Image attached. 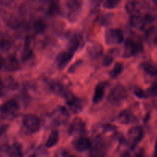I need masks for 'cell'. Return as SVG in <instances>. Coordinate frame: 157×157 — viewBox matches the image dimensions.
I'll use <instances>...</instances> for the list:
<instances>
[{"label": "cell", "mask_w": 157, "mask_h": 157, "mask_svg": "<svg viewBox=\"0 0 157 157\" xmlns=\"http://www.w3.org/2000/svg\"><path fill=\"white\" fill-rule=\"evenodd\" d=\"M144 50V45L142 42L135 40L132 38H128L124 41V57L130 58V57L136 55Z\"/></svg>", "instance_id": "6da1fadb"}, {"label": "cell", "mask_w": 157, "mask_h": 157, "mask_svg": "<svg viewBox=\"0 0 157 157\" xmlns=\"http://www.w3.org/2000/svg\"><path fill=\"white\" fill-rule=\"evenodd\" d=\"M127 98V90L123 84H118L110 90L107 100L111 103H120Z\"/></svg>", "instance_id": "7a4b0ae2"}, {"label": "cell", "mask_w": 157, "mask_h": 157, "mask_svg": "<svg viewBox=\"0 0 157 157\" xmlns=\"http://www.w3.org/2000/svg\"><path fill=\"white\" fill-rule=\"evenodd\" d=\"M22 124L26 130L31 133H36L41 129V121L35 114H26L23 117Z\"/></svg>", "instance_id": "3957f363"}, {"label": "cell", "mask_w": 157, "mask_h": 157, "mask_svg": "<svg viewBox=\"0 0 157 157\" xmlns=\"http://www.w3.org/2000/svg\"><path fill=\"white\" fill-rule=\"evenodd\" d=\"M104 38L107 44H117L124 41V33L120 29H109L106 30Z\"/></svg>", "instance_id": "277c9868"}, {"label": "cell", "mask_w": 157, "mask_h": 157, "mask_svg": "<svg viewBox=\"0 0 157 157\" xmlns=\"http://www.w3.org/2000/svg\"><path fill=\"white\" fill-rule=\"evenodd\" d=\"M76 51L74 49L68 48L67 50L62 51L58 55L56 58V63L58 64V67L60 69H63L67 65L71 60L73 58L74 55H75Z\"/></svg>", "instance_id": "5b68a950"}, {"label": "cell", "mask_w": 157, "mask_h": 157, "mask_svg": "<svg viewBox=\"0 0 157 157\" xmlns=\"http://www.w3.org/2000/svg\"><path fill=\"white\" fill-rule=\"evenodd\" d=\"M67 9V18L70 21H75L78 18L81 9V2L67 1L66 2Z\"/></svg>", "instance_id": "8992f818"}, {"label": "cell", "mask_w": 157, "mask_h": 157, "mask_svg": "<svg viewBox=\"0 0 157 157\" xmlns=\"http://www.w3.org/2000/svg\"><path fill=\"white\" fill-rule=\"evenodd\" d=\"M107 150V146L102 141L98 140L94 144L92 143L88 157H106Z\"/></svg>", "instance_id": "52a82bcc"}, {"label": "cell", "mask_w": 157, "mask_h": 157, "mask_svg": "<svg viewBox=\"0 0 157 157\" xmlns=\"http://www.w3.org/2000/svg\"><path fill=\"white\" fill-rule=\"evenodd\" d=\"M66 101L69 109L73 113H80L84 108L83 101L71 93L66 98Z\"/></svg>", "instance_id": "ba28073f"}, {"label": "cell", "mask_w": 157, "mask_h": 157, "mask_svg": "<svg viewBox=\"0 0 157 157\" xmlns=\"http://www.w3.org/2000/svg\"><path fill=\"white\" fill-rule=\"evenodd\" d=\"M86 130L85 123L81 118L76 117L73 120L68 129V133L71 136L80 135Z\"/></svg>", "instance_id": "9c48e42d"}, {"label": "cell", "mask_w": 157, "mask_h": 157, "mask_svg": "<svg viewBox=\"0 0 157 157\" xmlns=\"http://www.w3.org/2000/svg\"><path fill=\"white\" fill-rule=\"evenodd\" d=\"M92 145V141L87 136H78L72 142L74 148L78 152H84L89 150Z\"/></svg>", "instance_id": "30bf717a"}, {"label": "cell", "mask_w": 157, "mask_h": 157, "mask_svg": "<svg viewBox=\"0 0 157 157\" xmlns=\"http://www.w3.org/2000/svg\"><path fill=\"white\" fill-rule=\"evenodd\" d=\"M2 113L6 116L8 114H13L19 110V104L15 99H9L5 101L0 107Z\"/></svg>", "instance_id": "8fae6325"}, {"label": "cell", "mask_w": 157, "mask_h": 157, "mask_svg": "<svg viewBox=\"0 0 157 157\" xmlns=\"http://www.w3.org/2000/svg\"><path fill=\"white\" fill-rule=\"evenodd\" d=\"M144 132L142 127L139 126H135L131 127L128 131V137L130 140L133 143V145H136L140 142L144 138Z\"/></svg>", "instance_id": "7c38bea8"}, {"label": "cell", "mask_w": 157, "mask_h": 157, "mask_svg": "<svg viewBox=\"0 0 157 157\" xmlns=\"http://www.w3.org/2000/svg\"><path fill=\"white\" fill-rule=\"evenodd\" d=\"M103 51V46L98 42L93 43L87 48V55L91 60L99 59L102 56Z\"/></svg>", "instance_id": "4fadbf2b"}, {"label": "cell", "mask_w": 157, "mask_h": 157, "mask_svg": "<svg viewBox=\"0 0 157 157\" xmlns=\"http://www.w3.org/2000/svg\"><path fill=\"white\" fill-rule=\"evenodd\" d=\"M118 121L123 124H135L138 121L137 117L128 110H124L118 115Z\"/></svg>", "instance_id": "5bb4252c"}, {"label": "cell", "mask_w": 157, "mask_h": 157, "mask_svg": "<svg viewBox=\"0 0 157 157\" xmlns=\"http://www.w3.org/2000/svg\"><path fill=\"white\" fill-rule=\"evenodd\" d=\"M4 67L7 71H16L21 68L19 62L15 55H12L8 56L6 59H5Z\"/></svg>", "instance_id": "9a60e30c"}, {"label": "cell", "mask_w": 157, "mask_h": 157, "mask_svg": "<svg viewBox=\"0 0 157 157\" xmlns=\"http://www.w3.org/2000/svg\"><path fill=\"white\" fill-rule=\"evenodd\" d=\"M106 86H107L106 82H101L97 84L93 95V98H92L94 104H98L100 101H102L104 94H105Z\"/></svg>", "instance_id": "2e32d148"}, {"label": "cell", "mask_w": 157, "mask_h": 157, "mask_svg": "<svg viewBox=\"0 0 157 157\" xmlns=\"http://www.w3.org/2000/svg\"><path fill=\"white\" fill-rule=\"evenodd\" d=\"M6 153L9 157H24L22 147L18 143H15L6 148Z\"/></svg>", "instance_id": "e0dca14e"}, {"label": "cell", "mask_w": 157, "mask_h": 157, "mask_svg": "<svg viewBox=\"0 0 157 157\" xmlns=\"http://www.w3.org/2000/svg\"><path fill=\"white\" fill-rule=\"evenodd\" d=\"M51 88H52V90L53 91V93L58 95V96L63 97V98H66L67 97V95L70 94V92L67 91V90L64 87V84H61V82H58V81H55V82L52 83V86H51Z\"/></svg>", "instance_id": "ac0fdd59"}, {"label": "cell", "mask_w": 157, "mask_h": 157, "mask_svg": "<svg viewBox=\"0 0 157 157\" xmlns=\"http://www.w3.org/2000/svg\"><path fill=\"white\" fill-rule=\"evenodd\" d=\"M59 139V132L57 130H53L51 132L50 135H49L47 141H46L45 147L46 148H52V147H55V145L58 144Z\"/></svg>", "instance_id": "d6986e66"}, {"label": "cell", "mask_w": 157, "mask_h": 157, "mask_svg": "<svg viewBox=\"0 0 157 157\" xmlns=\"http://www.w3.org/2000/svg\"><path fill=\"white\" fill-rule=\"evenodd\" d=\"M61 7L58 2H52L47 9V15L49 17L56 16L61 14Z\"/></svg>", "instance_id": "ffe728a7"}, {"label": "cell", "mask_w": 157, "mask_h": 157, "mask_svg": "<svg viewBox=\"0 0 157 157\" xmlns=\"http://www.w3.org/2000/svg\"><path fill=\"white\" fill-rule=\"evenodd\" d=\"M139 2H134V1H130L127 2V4L125 6V9L127 12H128L130 15H134L136 14H139L138 10H139Z\"/></svg>", "instance_id": "44dd1931"}, {"label": "cell", "mask_w": 157, "mask_h": 157, "mask_svg": "<svg viewBox=\"0 0 157 157\" xmlns=\"http://www.w3.org/2000/svg\"><path fill=\"white\" fill-rule=\"evenodd\" d=\"M3 83V87H6V88L9 89V90H16L18 87V84L16 81V80L12 76H8L6 77V79L4 80Z\"/></svg>", "instance_id": "7402d4cb"}, {"label": "cell", "mask_w": 157, "mask_h": 157, "mask_svg": "<svg viewBox=\"0 0 157 157\" xmlns=\"http://www.w3.org/2000/svg\"><path fill=\"white\" fill-rule=\"evenodd\" d=\"M34 28H35V30L37 33H43L46 30L47 23L44 18H39L35 21Z\"/></svg>", "instance_id": "603a6c76"}, {"label": "cell", "mask_w": 157, "mask_h": 157, "mask_svg": "<svg viewBox=\"0 0 157 157\" xmlns=\"http://www.w3.org/2000/svg\"><path fill=\"white\" fill-rule=\"evenodd\" d=\"M123 71H124V64L121 62H117L115 63L114 66H113V69L110 71V75L111 78H116L118 76L122 74Z\"/></svg>", "instance_id": "cb8c5ba5"}, {"label": "cell", "mask_w": 157, "mask_h": 157, "mask_svg": "<svg viewBox=\"0 0 157 157\" xmlns=\"http://www.w3.org/2000/svg\"><path fill=\"white\" fill-rule=\"evenodd\" d=\"M11 46H12V42L8 37L0 36V50L6 52L10 49Z\"/></svg>", "instance_id": "d4e9b609"}, {"label": "cell", "mask_w": 157, "mask_h": 157, "mask_svg": "<svg viewBox=\"0 0 157 157\" xmlns=\"http://www.w3.org/2000/svg\"><path fill=\"white\" fill-rule=\"evenodd\" d=\"M143 67H144V71H145L147 73H148L149 75H153V76H156L157 71H156V67L155 64H153V63L150 62H146L144 64H143Z\"/></svg>", "instance_id": "484cf974"}, {"label": "cell", "mask_w": 157, "mask_h": 157, "mask_svg": "<svg viewBox=\"0 0 157 157\" xmlns=\"http://www.w3.org/2000/svg\"><path fill=\"white\" fill-rule=\"evenodd\" d=\"M120 3L119 0H107V1L104 2L103 6L104 8L107 9H112L113 8L117 7L118 4Z\"/></svg>", "instance_id": "4316f807"}, {"label": "cell", "mask_w": 157, "mask_h": 157, "mask_svg": "<svg viewBox=\"0 0 157 157\" xmlns=\"http://www.w3.org/2000/svg\"><path fill=\"white\" fill-rule=\"evenodd\" d=\"M113 55H110V54H107V55H104V58L102 60V64L104 67H108L110 64L113 63Z\"/></svg>", "instance_id": "83f0119b"}, {"label": "cell", "mask_w": 157, "mask_h": 157, "mask_svg": "<svg viewBox=\"0 0 157 157\" xmlns=\"http://www.w3.org/2000/svg\"><path fill=\"white\" fill-rule=\"evenodd\" d=\"M134 94L136 95L138 98H140V99H145V98H148L146 90H143L140 87H137V88L135 89Z\"/></svg>", "instance_id": "f1b7e54d"}, {"label": "cell", "mask_w": 157, "mask_h": 157, "mask_svg": "<svg viewBox=\"0 0 157 157\" xmlns=\"http://www.w3.org/2000/svg\"><path fill=\"white\" fill-rule=\"evenodd\" d=\"M156 84H154L153 86H152L151 87H150L149 89H147V90H146V92H147V96L150 97V96H156Z\"/></svg>", "instance_id": "f546056e"}, {"label": "cell", "mask_w": 157, "mask_h": 157, "mask_svg": "<svg viewBox=\"0 0 157 157\" xmlns=\"http://www.w3.org/2000/svg\"><path fill=\"white\" fill-rule=\"evenodd\" d=\"M81 60H79V61H77V62L75 63V64H74L72 66H71V67L70 68H69V70H68V72H72V73H73V72H75V69L77 68V65L78 66H79L80 64H81Z\"/></svg>", "instance_id": "4dcf8cb0"}, {"label": "cell", "mask_w": 157, "mask_h": 157, "mask_svg": "<svg viewBox=\"0 0 157 157\" xmlns=\"http://www.w3.org/2000/svg\"><path fill=\"white\" fill-rule=\"evenodd\" d=\"M7 128H8L7 125H5V124L4 125H0V136H2V135L6 131Z\"/></svg>", "instance_id": "1f68e13d"}, {"label": "cell", "mask_w": 157, "mask_h": 157, "mask_svg": "<svg viewBox=\"0 0 157 157\" xmlns=\"http://www.w3.org/2000/svg\"><path fill=\"white\" fill-rule=\"evenodd\" d=\"M4 64H5V58H3L2 55H0V70L4 67Z\"/></svg>", "instance_id": "d6a6232c"}, {"label": "cell", "mask_w": 157, "mask_h": 157, "mask_svg": "<svg viewBox=\"0 0 157 157\" xmlns=\"http://www.w3.org/2000/svg\"><path fill=\"white\" fill-rule=\"evenodd\" d=\"M4 117H5V115L3 114L2 113V111H1V110H0V121H2V120L3 119V118H4Z\"/></svg>", "instance_id": "836d02e7"}, {"label": "cell", "mask_w": 157, "mask_h": 157, "mask_svg": "<svg viewBox=\"0 0 157 157\" xmlns=\"http://www.w3.org/2000/svg\"><path fill=\"white\" fill-rule=\"evenodd\" d=\"M0 157H2V153H1V152H0Z\"/></svg>", "instance_id": "e575fe53"}, {"label": "cell", "mask_w": 157, "mask_h": 157, "mask_svg": "<svg viewBox=\"0 0 157 157\" xmlns=\"http://www.w3.org/2000/svg\"><path fill=\"white\" fill-rule=\"evenodd\" d=\"M67 157H76V156H67Z\"/></svg>", "instance_id": "d590c367"}]
</instances>
